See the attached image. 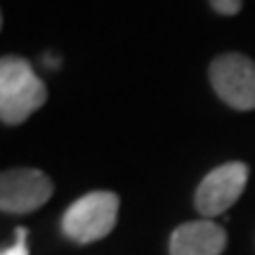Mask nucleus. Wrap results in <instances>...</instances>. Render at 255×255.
Here are the masks:
<instances>
[{
    "label": "nucleus",
    "mask_w": 255,
    "mask_h": 255,
    "mask_svg": "<svg viewBox=\"0 0 255 255\" xmlns=\"http://www.w3.org/2000/svg\"><path fill=\"white\" fill-rule=\"evenodd\" d=\"M47 102L45 83L24 57L0 59V119L5 126H21Z\"/></svg>",
    "instance_id": "1"
},
{
    "label": "nucleus",
    "mask_w": 255,
    "mask_h": 255,
    "mask_svg": "<svg viewBox=\"0 0 255 255\" xmlns=\"http://www.w3.org/2000/svg\"><path fill=\"white\" fill-rule=\"evenodd\" d=\"M227 232L213 220L184 222L170 234V255H222Z\"/></svg>",
    "instance_id": "6"
},
{
    "label": "nucleus",
    "mask_w": 255,
    "mask_h": 255,
    "mask_svg": "<svg viewBox=\"0 0 255 255\" xmlns=\"http://www.w3.org/2000/svg\"><path fill=\"white\" fill-rule=\"evenodd\" d=\"M210 7L215 9L218 14H225V17H234L241 12L244 7V0H210Z\"/></svg>",
    "instance_id": "7"
},
{
    "label": "nucleus",
    "mask_w": 255,
    "mask_h": 255,
    "mask_svg": "<svg viewBox=\"0 0 255 255\" xmlns=\"http://www.w3.org/2000/svg\"><path fill=\"white\" fill-rule=\"evenodd\" d=\"M248 182V165L244 161H229L210 170L203 182L196 189L194 206L206 220L218 218L229 210L246 189Z\"/></svg>",
    "instance_id": "4"
},
{
    "label": "nucleus",
    "mask_w": 255,
    "mask_h": 255,
    "mask_svg": "<svg viewBox=\"0 0 255 255\" xmlns=\"http://www.w3.org/2000/svg\"><path fill=\"white\" fill-rule=\"evenodd\" d=\"M121 201L114 191H90L76 199L62 218V232L76 244H95L114 232Z\"/></svg>",
    "instance_id": "2"
},
{
    "label": "nucleus",
    "mask_w": 255,
    "mask_h": 255,
    "mask_svg": "<svg viewBox=\"0 0 255 255\" xmlns=\"http://www.w3.org/2000/svg\"><path fill=\"white\" fill-rule=\"evenodd\" d=\"M210 85L220 100L237 111L255 109V62L241 52H225L210 62Z\"/></svg>",
    "instance_id": "3"
},
{
    "label": "nucleus",
    "mask_w": 255,
    "mask_h": 255,
    "mask_svg": "<svg viewBox=\"0 0 255 255\" xmlns=\"http://www.w3.org/2000/svg\"><path fill=\"white\" fill-rule=\"evenodd\" d=\"M52 180L38 168H9L0 175V208L2 213L26 215L45 206L52 196Z\"/></svg>",
    "instance_id": "5"
},
{
    "label": "nucleus",
    "mask_w": 255,
    "mask_h": 255,
    "mask_svg": "<svg viewBox=\"0 0 255 255\" xmlns=\"http://www.w3.org/2000/svg\"><path fill=\"white\" fill-rule=\"evenodd\" d=\"M14 234H17V241H14V246L5 248L0 255H28V248H26V239H28V229L26 227H17L14 229Z\"/></svg>",
    "instance_id": "8"
}]
</instances>
